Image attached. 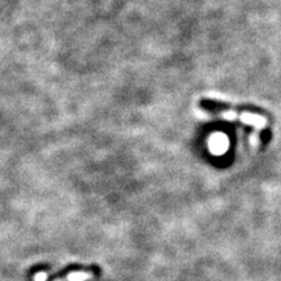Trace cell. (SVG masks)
Wrapping results in <instances>:
<instances>
[{
	"label": "cell",
	"instance_id": "cell-1",
	"mask_svg": "<svg viewBox=\"0 0 281 281\" xmlns=\"http://www.w3.org/2000/svg\"><path fill=\"white\" fill-rule=\"evenodd\" d=\"M199 106L206 112L213 113V115H223L226 117H236L246 125L255 126L258 129H263L267 125V119L262 111L256 110L254 107L234 106V104L224 103L220 100L208 99V98L200 99Z\"/></svg>",
	"mask_w": 281,
	"mask_h": 281
},
{
	"label": "cell",
	"instance_id": "cell-2",
	"mask_svg": "<svg viewBox=\"0 0 281 281\" xmlns=\"http://www.w3.org/2000/svg\"><path fill=\"white\" fill-rule=\"evenodd\" d=\"M94 278L93 272H71L64 278H58L55 281H90Z\"/></svg>",
	"mask_w": 281,
	"mask_h": 281
},
{
	"label": "cell",
	"instance_id": "cell-3",
	"mask_svg": "<svg viewBox=\"0 0 281 281\" xmlns=\"http://www.w3.org/2000/svg\"><path fill=\"white\" fill-rule=\"evenodd\" d=\"M49 277V275L46 272H38L36 276H34V281H46Z\"/></svg>",
	"mask_w": 281,
	"mask_h": 281
}]
</instances>
